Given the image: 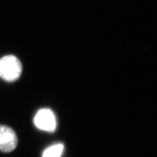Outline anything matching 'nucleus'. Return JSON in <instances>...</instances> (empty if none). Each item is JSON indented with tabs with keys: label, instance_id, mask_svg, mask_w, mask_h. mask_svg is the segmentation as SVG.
<instances>
[{
	"label": "nucleus",
	"instance_id": "obj_1",
	"mask_svg": "<svg viewBox=\"0 0 157 157\" xmlns=\"http://www.w3.org/2000/svg\"><path fill=\"white\" fill-rule=\"evenodd\" d=\"M22 73V64L18 59L13 55H7L0 59V77L12 82L17 80Z\"/></svg>",
	"mask_w": 157,
	"mask_h": 157
},
{
	"label": "nucleus",
	"instance_id": "obj_2",
	"mask_svg": "<svg viewBox=\"0 0 157 157\" xmlns=\"http://www.w3.org/2000/svg\"><path fill=\"white\" fill-rule=\"evenodd\" d=\"M33 122L37 128L44 131L54 132L56 127L55 116L49 109L39 110L34 117Z\"/></svg>",
	"mask_w": 157,
	"mask_h": 157
},
{
	"label": "nucleus",
	"instance_id": "obj_3",
	"mask_svg": "<svg viewBox=\"0 0 157 157\" xmlns=\"http://www.w3.org/2000/svg\"><path fill=\"white\" fill-rule=\"evenodd\" d=\"M17 136L14 130L5 125H0V151L9 153L16 148Z\"/></svg>",
	"mask_w": 157,
	"mask_h": 157
},
{
	"label": "nucleus",
	"instance_id": "obj_4",
	"mask_svg": "<svg viewBox=\"0 0 157 157\" xmlns=\"http://www.w3.org/2000/svg\"><path fill=\"white\" fill-rule=\"evenodd\" d=\"M63 145L58 144L47 148L43 154V157H60L63 151Z\"/></svg>",
	"mask_w": 157,
	"mask_h": 157
}]
</instances>
